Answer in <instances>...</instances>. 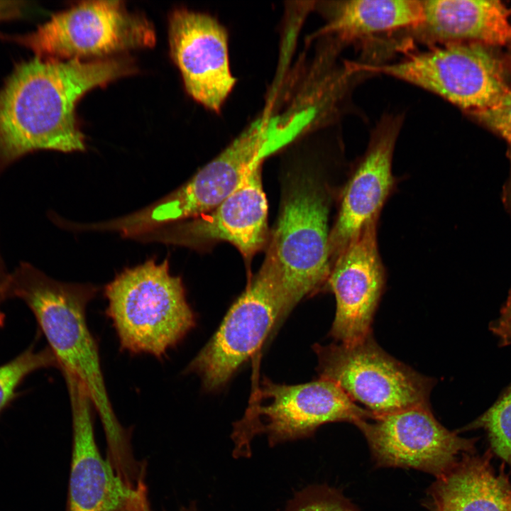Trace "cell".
Masks as SVG:
<instances>
[{
	"mask_svg": "<svg viewBox=\"0 0 511 511\" xmlns=\"http://www.w3.org/2000/svg\"><path fill=\"white\" fill-rule=\"evenodd\" d=\"M135 71L126 58H35L18 65L0 89V170L41 150L85 149L75 106L89 90Z\"/></svg>",
	"mask_w": 511,
	"mask_h": 511,
	"instance_id": "6da1fadb",
	"label": "cell"
},
{
	"mask_svg": "<svg viewBox=\"0 0 511 511\" xmlns=\"http://www.w3.org/2000/svg\"><path fill=\"white\" fill-rule=\"evenodd\" d=\"M6 285V297L21 299L34 314L62 374L75 377L86 388L104 430L108 458L116 465L130 461L129 432L114 412L98 346L87 322V307L97 287L55 280L26 263L9 274Z\"/></svg>",
	"mask_w": 511,
	"mask_h": 511,
	"instance_id": "7a4b0ae2",
	"label": "cell"
},
{
	"mask_svg": "<svg viewBox=\"0 0 511 511\" xmlns=\"http://www.w3.org/2000/svg\"><path fill=\"white\" fill-rule=\"evenodd\" d=\"M105 313L121 350L162 358L195 326L182 281L167 260L126 268L104 287Z\"/></svg>",
	"mask_w": 511,
	"mask_h": 511,
	"instance_id": "3957f363",
	"label": "cell"
},
{
	"mask_svg": "<svg viewBox=\"0 0 511 511\" xmlns=\"http://www.w3.org/2000/svg\"><path fill=\"white\" fill-rule=\"evenodd\" d=\"M318 177L302 176L286 194L264 261L279 289L280 324L302 299L324 290L331 265V190Z\"/></svg>",
	"mask_w": 511,
	"mask_h": 511,
	"instance_id": "277c9868",
	"label": "cell"
},
{
	"mask_svg": "<svg viewBox=\"0 0 511 511\" xmlns=\"http://www.w3.org/2000/svg\"><path fill=\"white\" fill-rule=\"evenodd\" d=\"M495 48L476 43L428 46L392 63L353 62L363 74H383L430 92L467 115L498 101L511 89V69Z\"/></svg>",
	"mask_w": 511,
	"mask_h": 511,
	"instance_id": "5b68a950",
	"label": "cell"
},
{
	"mask_svg": "<svg viewBox=\"0 0 511 511\" xmlns=\"http://www.w3.org/2000/svg\"><path fill=\"white\" fill-rule=\"evenodd\" d=\"M243 418L233 424L234 458L251 456V441L264 434L273 447L311 437L323 424L347 422L354 424L375 415L353 402L337 385L320 378L297 385L280 384L265 378Z\"/></svg>",
	"mask_w": 511,
	"mask_h": 511,
	"instance_id": "8992f818",
	"label": "cell"
},
{
	"mask_svg": "<svg viewBox=\"0 0 511 511\" xmlns=\"http://www.w3.org/2000/svg\"><path fill=\"white\" fill-rule=\"evenodd\" d=\"M269 130L266 119L253 122L185 184L153 204L121 217V230L136 237L214 209L278 148Z\"/></svg>",
	"mask_w": 511,
	"mask_h": 511,
	"instance_id": "52a82bcc",
	"label": "cell"
},
{
	"mask_svg": "<svg viewBox=\"0 0 511 511\" xmlns=\"http://www.w3.org/2000/svg\"><path fill=\"white\" fill-rule=\"evenodd\" d=\"M320 378L337 385L375 416L430 407L436 381L385 351L372 334L352 344L313 346Z\"/></svg>",
	"mask_w": 511,
	"mask_h": 511,
	"instance_id": "ba28073f",
	"label": "cell"
},
{
	"mask_svg": "<svg viewBox=\"0 0 511 511\" xmlns=\"http://www.w3.org/2000/svg\"><path fill=\"white\" fill-rule=\"evenodd\" d=\"M39 58L102 60L155 43L152 24L121 1H88L53 16L38 28L13 37Z\"/></svg>",
	"mask_w": 511,
	"mask_h": 511,
	"instance_id": "9c48e42d",
	"label": "cell"
},
{
	"mask_svg": "<svg viewBox=\"0 0 511 511\" xmlns=\"http://www.w3.org/2000/svg\"><path fill=\"white\" fill-rule=\"evenodd\" d=\"M282 302L275 275L263 262L185 373L207 391L221 389L280 324Z\"/></svg>",
	"mask_w": 511,
	"mask_h": 511,
	"instance_id": "30bf717a",
	"label": "cell"
},
{
	"mask_svg": "<svg viewBox=\"0 0 511 511\" xmlns=\"http://www.w3.org/2000/svg\"><path fill=\"white\" fill-rule=\"evenodd\" d=\"M378 467L414 468L436 478L448 471L472 441L448 430L431 407H415L375 416L355 424Z\"/></svg>",
	"mask_w": 511,
	"mask_h": 511,
	"instance_id": "8fae6325",
	"label": "cell"
},
{
	"mask_svg": "<svg viewBox=\"0 0 511 511\" xmlns=\"http://www.w3.org/2000/svg\"><path fill=\"white\" fill-rule=\"evenodd\" d=\"M262 164L254 167L238 188L210 211L169 224L137 239L199 248L228 241L249 261L266 244L268 202L261 180Z\"/></svg>",
	"mask_w": 511,
	"mask_h": 511,
	"instance_id": "7c38bea8",
	"label": "cell"
},
{
	"mask_svg": "<svg viewBox=\"0 0 511 511\" xmlns=\"http://www.w3.org/2000/svg\"><path fill=\"white\" fill-rule=\"evenodd\" d=\"M402 122L397 115L380 120L339 192L337 213L329 235L331 265L366 225L379 220L395 188L392 156Z\"/></svg>",
	"mask_w": 511,
	"mask_h": 511,
	"instance_id": "4fadbf2b",
	"label": "cell"
},
{
	"mask_svg": "<svg viewBox=\"0 0 511 511\" xmlns=\"http://www.w3.org/2000/svg\"><path fill=\"white\" fill-rule=\"evenodd\" d=\"M169 43L187 92L205 108L219 112L236 82L226 28L208 13L178 9L170 17Z\"/></svg>",
	"mask_w": 511,
	"mask_h": 511,
	"instance_id": "5bb4252c",
	"label": "cell"
},
{
	"mask_svg": "<svg viewBox=\"0 0 511 511\" xmlns=\"http://www.w3.org/2000/svg\"><path fill=\"white\" fill-rule=\"evenodd\" d=\"M378 222L366 225L332 263L324 290L336 299L329 335L337 343L352 344L372 334L386 281L378 246Z\"/></svg>",
	"mask_w": 511,
	"mask_h": 511,
	"instance_id": "9a60e30c",
	"label": "cell"
},
{
	"mask_svg": "<svg viewBox=\"0 0 511 511\" xmlns=\"http://www.w3.org/2000/svg\"><path fill=\"white\" fill-rule=\"evenodd\" d=\"M70 400L72 453L67 511H123L145 485L133 490L117 476L96 443L93 405L82 383L65 376Z\"/></svg>",
	"mask_w": 511,
	"mask_h": 511,
	"instance_id": "2e32d148",
	"label": "cell"
},
{
	"mask_svg": "<svg viewBox=\"0 0 511 511\" xmlns=\"http://www.w3.org/2000/svg\"><path fill=\"white\" fill-rule=\"evenodd\" d=\"M424 19L414 29L429 46L476 43L511 46V8L498 0L422 1Z\"/></svg>",
	"mask_w": 511,
	"mask_h": 511,
	"instance_id": "e0dca14e",
	"label": "cell"
},
{
	"mask_svg": "<svg viewBox=\"0 0 511 511\" xmlns=\"http://www.w3.org/2000/svg\"><path fill=\"white\" fill-rule=\"evenodd\" d=\"M432 511H511V483L488 461L464 457L428 489Z\"/></svg>",
	"mask_w": 511,
	"mask_h": 511,
	"instance_id": "ac0fdd59",
	"label": "cell"
},
{
	"mask_svg": "<svg viewBox=\"0 0 511 511\" xmlns=\"http://www.w3.org/2000/svg\"><path fill=\"white\" fill-rule=\"evenodd\" d=\"M424 19L422 1L351 0L334 2L321 35L341 43L370 40L380 34L415 29Z\"/></svg>",
	"mask_w": 511,
	"mask_h": 511,
	"instance_id": "d6986e66",
	"label": "cell"
},
{
	"mask_svg": "<svg viewBox=\"0 0 511 511\" xmlns=\"http://www.w3.org/2000/svg\"><path fill=\"white\" fill-rule=\"evenodd\" d=\"M471 427H483L494 452L511 466V385Z\"/></svg>",
	"mask_w": 511,
	"mask_h": 511,
	"instance_id": "ffe728a7",
	"label": "cell"
},
{
	"mask_svg": "<svg viewBox=\"0 0 511 511\" xmlns=\"http://www.w3.org/2000/svg\"><path fill=\"white\" fill-rule=\"evenodd\" d=\"M59 368L51 350L35 352L28 350L10 362L0 366V412L14 395L21 380L31 372L47 367Z\"/></svg>",
	"mask_w": 511,
	"mask_h": 511,
	"instance_id": "44dd1931",
	"label": "cell"
},
{
	"mask_svg": "<svg viewBox=\"0 0 511 511\" xmlns=\"http://www.w3.org/2000/svg\"><path fill=\"white\" fill-rule=\"evenodd\" d=\"M284 511H360L342 493L327 485H311L297 493Z\"/></svg>",
	"mask_w": 511,
	"mask_h": 511,
	"instance_id": "7402d4cb",
	"label": "cell"
},
{
	"mask_svg": "<svg viewBox=\"0 0 511 511\" xmlns=\"http://www.w3.org/2000/svg\"><path fill=\"white\" fill-rule=\"evenodd\" d=\"M468 115L502 138L511 154V89L493 105Z\"/></svg>",
	"mask_w": 511,
	"mask_h": 511,
	"instance_id": "603a6c76",
	"label": "cell"
},
{
	"mask_svg": "<svg viewBox=\"0 0 511 511\" xmlns=\"http://www.w3.org/2000/svg\"><path fill=\"white\" fill-rule=\"evenodd\" d=\"M26 6L22 1L0 0V22L21 16Z\"/></svg>",
	"mask_w": 511,
	"mask_h": 511,
	"instance_id": "cb8c5ba5",
	"label": "cell"
},
{
	"mask_svg": "<svg viewBox=\"0 0 511 511\" xmlns=\"http://www.w3.org/2000/svg\"><path fill=\"white\" fill-rule=\"evenodd\" d=\"M511 325V290L502 307L499 317L490 324L495 329H500Z\"/></svg>",
	"mask_w": 511,
	"mask_h": 511,
	"instance_id": "d4e9b609",
	"label": "cell"
},
{
	"mask_svg": "<svg viewBox=\"0 0 511 511\" xmlns=\"http://www.w3.org/2000/svg\"><path fill=\"white\" fill-rule=\"evenodd\" d=\"M146 488L141 489L123 511H145L148 505Z\"/></svg>",
	"mask_w": 511,
	"mask_h": 511,
	"instance_id": "484cf974",
	"label": "cell"
},
{
	"mask_svg": "<svg viewBox=\"0 0 511 511\" xmlns=\"http://www.w3.org/2000/svg\"><path fill=\"white\" fill-rule=\"evenodd\" d=\"M507 155L510 161V170L509 177L503 190V201L507 210L511 216V154H507Z\"/></svg>",
	"mask_w": 511,
	"mask_h": 511,
	"instance_id": "4316f807",
	"label": "cell"
},
{
	"mask_svg": "<svg viewBox=\"0 0 511 511\" xmlns=\"http://www.w3.org/2000/svg\"><path fill=\"white\" fill-rule=\"evenodd\" d=\"M9 274L6 273L5 268L0 256V301L6 297V285ZM3 317L0 312V324H1Z\"/></svg>",
	"mask_w": 511,
	"mask_h": 511,
	"instance_id": "83f0119b",
	"label": "cell"
},
{
	"mask_svg": "<svg viewBox=\"0 0 511 511\" xmlns=\"http://www.w3.org/2000/svg\"><path fill=\"white\" fill-rule=\"evenodd\" d=\"M145 511H150L149 505L145 507ZM180 511H198L196 502L192 501L187 506L181 507Z\"/></svg>",
	"mask_w": 511,
	"mask_h": 511,
	"instance_id": "f1b7e54d",
	"label": "cell"
},
{
	"mask_svg": "<svg viewBox=\"0 0 511 511\" xmlns=\"http://www.w3.org/2000/svg\"><path fill=\"white\" fill-rule=\"evenodd\" d=\"M505 57L511 69V46L509 47L508 53Z\"/></svg>",
	"mask_w": 511,
	"mask_h": 511,
	"instance_id": "f546056e",
	"label": "cell"
}]
</instances>
